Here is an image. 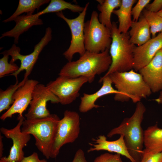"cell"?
Wrapping results in <instances>:
<instances>
[{
  "instance_id": "cell-1",
  "label": "cell",
  "mask_w": 162,
  "mask_h": 162,
  "mask_svg": "<svg viewBox=\"0 0 162 162\" xmlns=\"http://www.w3.org/2000/svg\"><path fill=\"white\" fill-rule=\"evenodd\" d=\"M146 110L142 103L137 102L132 116L124 118L118 126L112 129L107 135L110 138L116 134L123 135L128 152L135 162H140L143 154L144 131L141 124Z\"/></svg>"
},
{
  "instance_id": "cell-2",
  "label": "cell",
  "mask_w": 162,
  "mask_h": 162,
  "mask_svg": "<svg viewBox=\"0 0 162 162\" xmlns=\"http://www.w3.org/2000/svg\"><path fill=\"white\" fill-rule=\"evenodd\" d=\"M111 63L109 49L99 53L86 51L77 60L68 62L64 65L59 75L70 78L84 76L91 83L96 75L107 72Z\"/></svg>"
},
{
  "instance_id": "cell-3",
  "label": "cell",
  "mask_w": 162,
  "mask_h": 162,
  "mask_svg": "<svg viewBox=\"0 0 162 162\" xmlns=\"http://www.w3.org/2000/svg\"><path fill=\"white\" fill-rule=\"evenodd\" d=\"M118 93L115 100L127 102L131 100L134 103L146 98L152 93L141 75L132 69L124 72H116L109 75Z\"/></svg>"
},
{
  "instance_id": "cell-4",
  "label": "cell",
  "mask_w": 162,
  "mask_h": 162,
  "mask_svg": "<svg viewBox=\"0 0 162 162\" xmlns=\"http://www.w3.org/2000/svg\"><path fill=\"white\" fill-rule=\"evenodd\" d=\"M112 41L109 49L112 59L111 66L104 77L116 72H124L133 69L134 52L136 45L130 41L128 32L120 33L115 22L111 29Z\"/></svg>"
},
{
  "instance_id": "cell-5",
  "label": "cell",
  "mask_w": 162,
  "mask_h": 162,
  "mask_svg": "<svg viewBox=\"0 0 162 162\" xmlns=\"http://www.w3.org/2000/svg\"><path fill=\"white\" fill-rule=\"evenodd\" d=\"M60 119L55 114H51L43 118L24 120L22 131L32 135L35 145L47 159L50 158L51 148Z\"/></svg>"
},
{
  "instance_id": "cell-6",
  "label": "cell",
  "mask_w": 162,
  "mask_h": 162,
  "mask_svg": "<svg viewBox=\"0 0 162 162\" xmlns=\"http://www.w3.org/2000/svg\"><path fill=\"white\" fill-rule=\"evenodd\" d=\"M98 15L96 11L93 10L90 19L84 24L86 51L95 53L109 49L112 41L111 30L100 22Z\"/></svg>"
},
{
  "instance_id": "cell-7",
  "label": "cell",
  "mask_w": 162,
  "mask_h": 162,
  "mask_svg": "<svg viewBox=\"0 0 162 162\" xmlns=\"http://www.w3.org/2000/svg\"><path fill=\"white\" fill-rule=\"evenodd\" d=\"M80 118L76 112L66 110L58 122L56 136L52 144L50 158H55L64 145L74 142L80 132Z\"/></svg>"
},
{
  "instance_id": "cell-8",
  "label": "cell",
  "mask_w": 162,
  "mask_h": 162,
  "mask_svg": "<svg viewBox=\"0 0 162 162\" xmlns=\"http://www.w3.org/2000/svg\"><path fill=\"white\" fill-rule=\"evenodd\" d=\"M89 4V3H87L83 10L74 19L68 18L62 11L56 13L57 16L66 22L70 30L71 36L70 43L68 49L63 53L68 62L72 61L75 53H78L81 56L86 51L84 43V20Z\"/></svg>"
},
{
  "instance_id": "cell-9",
  "label": "cell",
  "mask_w": 162,
  "mask_h": 162,
  "mask_svg": "<svg viewBox=\"0 0 162 162\" xmlns=\"http://www.w3.org/2000/svg\"><path fill=\"white\" fill-rule=\"evenodd\" d=\"M88 82L84 76L70 78L59 76L54 81L46 85L48 88L58 98L59 103L63 105L71 103L79 95L82 86Z\"/></svg>"
},
{
  "instance_id": "cell-10",
  "label": "cell",
  "mask_w": 162,
  "mask_h": 162,
  "mask_svg": "<svg viewBox=\"0 0 162 162\" xmlns=\"http://www.w3.org/2000/svg\"><path fill=\"white\" fill-rule=\"evenodd\" d=\"M52 39V30L50 27L46 28L44 37L34 47L33 51L30 54L24 55L20 53V48L14 46L9 50V55L11 57L10 62V63H14L17 60L20 61L21 64L18 70L9 75L14 76L16 81H18L17 76L21 71L25 70L24 79H28L33 68L37 62L40 54L44 47Z\"/></svg>"
},
{
  "instance_id": "cell-11",
  "label": "cell",
  "mask_w": 162,
  "mask_h": 162,
  "mask_svg": "<svg viewBox=\"0 0 162 162\" xmlns=\"http://www.w3.org/2000/svg\"><path fill=\"white\" fill-rule=\"evenodd\" d=\"M59 103L58 98L44 84L38 83L34 87L32 94L30 107L25 115L27 120L41 118L51 114L46 107L47 102Z\"/></svg>"
},
{
  "instance_id": "cell-12",
  "label": "cell",
  "mask_w": 162,
  "mask_h": 162,
  "mask_svg": "<svg viewBox=\"0 0 162 162\" xmlns=\"http://www.w3.org/2000/svg\"><path fill=\"white\" fill-rule=\"evenodd\" d=\"M18 120V122L14 128L8 129L2 127L0 129L1 132L13 142L9 155L1 158L0 162H20L25 157L23 149L30 140L31 136L22 131L21 128L24 120L23 117Z\"/></svg>"
},
{
  "instance_id": "cell-13",
  "label": "cell",
  "mask_w": 162,
  "mask_h": 162,
  "mask_svg": "<svg viewBox=\"0 0 162 162\" xmlns=\"http://www.w3.org/2000/svg\"><path fill=\"white\" fill-rule=\"evenodd\" d=\"M38 82L35 80L27 79L24 84L15 92L13 96V104L0 117L3 121L7 118H11L13 115L18 113L17 119L23 117L22 113L26 110L32 99L33 91Z\"/></svg>"
},
{
  "instance_id": "cell-14",
  "label": "cell",
  "mask_w": 162,
  "mask_h": 162,
  "mask_svg": "<svg viewBox=\"0 0 162 162\" xmlns=\"http://www.w3.org/2000/svg\"><path fill=\"white\" fill-rule=\"evenodd\" d=\"M139 73L150 88L155 93L162 90V48L151 61L140 69Z\"/></svg>"
},
{
  "instance_id": "cell-15",
  "label": "cell",
  "mask_w": 162,
  "mask_h": 162,
  "mask_svg": "<svg viewBox=\"0 0 162 162\" xmlns=\"http://www.w3.org/2000/svg\"><path fill=\"white\" fill-rule=\"evenodd\" d=\"M162 48L160 33L142 45L135 46L134 50L133 69L137 72L147 64L157 52Z\"/></svg>"
},
{
  "instance_id": "cell-16",
  "label": "cell",
  "mask_w": 162,
  "mask_h": 162,
  "mask_svg": "<svg viewBox=\"0 0 162 162\" xmlns=\"http://www.w3.org/2000/svg\"><path fill=\"white\" fill-rule=\"evenodd\" d=\"M92 140L94 141V144L89 143L92 147L88 150V152L105 150L124 156L131 162H135L128 152L123 135H120L118 139L114 141L107 140L106 137L104 135H99L96 139H93Z\"/></svg>"
},
{
  "instance_id": "cell-17",
  "label": "cell",
  "mask_w": 162,
  "mask_h": 162,
  "mask_svg": "<svg viewBox=\"0 0 162 162\" xmlns=\"http://www.w3.org/2000/svg\"><path fill=\"white\" fill-rule=\"evenodd\" d=\"M99 82L102 83V85L99 90L92 94L84 93L81 98L79 107L80 112L85 113L94 108L99 107L100 106L96 104L95 102L100 97L109 94L118 93L117 91L112 87V84L109 76L101 77Z\"/></svg>"
},
{
  "instance_id": "cell-18",
  "label": "cell",
  "mask_w": 162,
  "mask_h": 162,
  "mask_svg": "<svg viewBox=\"0 0 162 162\" xmlns=\"http://www.w3.org/2000/svg\"><path fill=\"white\" fill-rule=\"evenodd\" d=\"M16 23L15 26L11 30L3 33L0 38L5 37L14 38V43H18L19 36L34 26L43 24L42 20L39 18L37 13L26 14L17 17L14 20Z\"/></svg>"
},
{
  "instance_id": "cell-19",
  "label": "cell",
  "mask_w": 162,
  "mask_h": 162,
  "mask_svg": "<svg viewBox=\"0 0 162 162\" xmlns=\"http://www.w3.org/2000/svg\"><path fill=\"white\" fill-rule=\"evenodd\" d=\"M128 32L131 43L137 46L142 45L149 40L151 32L149 25L142 15L137 21H132Z\"/></svg>"
},
{
  "instance_id": "cell-20",
  "label": "cell",
  "mask_w": 162,
  "mask_h": 162,
  "mask_svg": "<svg viewBox=\"0 0 162 162\" xmlns=\"http://www.w3.org/2000/svg\"><path fill=\"white\" fill-rule=\"evenodd\" d=\"M145 149L154 154L162 152V128L157 124L148 127L144 131Z\"/></svg>"
},
{
  "instance_id": "cell-21",
  "label": "cell",
  "mask_w": 162,
  "mask_h": 162,
  "mask_svg": "<svg viewBox=\"0 0 162 162\" xmlns=\"http://www.w3.org/2000/svg\"><path fill=\"white\" fill-rule=\"evenodd\" d=\"M136 0H122L119 8L115 10L113 13L118 17L119 25L118 30L120 33H126L130 28L133 20L131 19V11Z\"/></svg>"
},
{
  "instance_id": "cell-22",
  "label": "cell",
  "mask_w": 162,
  "mask_h": 162,
  "mask_svg": "<svg viewBox=\"0 0 162 162\" xmlns=\"http://www.w3.org/2000/svg\"><path fill=\"white\" fill-rule=\"evenodd\" d=\"M97 9L100 12L98 15L100 22L106 27L111 29L112 22L111 16L116 8H119L121 5V0H98Z\"/></svg>"
},
{
  "instance_id": "cell-23",
  "label": "cell",
  "mask_w": 162,
  "mask_h": 162,
  "mask_svg": "<svg viewBox=\"0 0 162 162\" xmlns=\"http://www.w3.org/2000/svg\"><path fill=\"white\" fill-rule=\"evenodd\" d=\"M49 0H20L17 7L13 14L10 17L3 20V22L6 23L14 21L22 14H33L36 9H38L42 5L49 3Z\"/></svg>"
},
{
  "instance_id": "cell-24",
  "label": "cell",
  "mask_w": 162,
  "mask_h": 162,
  "mask_svg": "<svg viewBox=\"0 0 162 162\" xmlns=\"http://www.w3.org/2000/svg\"><path fill=\"white\" fill-rule=\"evenodd\" d=\"M47 7L43 10L37 13L40 16L45 14L58 12L65 9H68L74 13L81 12L84 7L72 4L63 0H51Z\"/></svg>"
},
{
  "instance_id": "cell-25",
  "label": "cell",
  "mask_w": 162,
  "mask_h": 162,
  "mask_svg": "<svg viewBox=\"0 0 162 162\" xmlns=\"http://www.w3.org/2000/svg\"><path fill=\"white\" fill-rule=\"evenodd\" d=\"M27 79H23L21 82L16 81L14 85L10 86L5 90L0 89V112L4 110H8L12 105L14 100L13 99L14 94L16 90L23 85Z\"/></svg>"
},
{
  "instance_id": "cell-26",
  "label": "cell",
  "mask_w": 162,
  "mask_h": 162,
  "mask_svg": "<svg viewBox=\"0 0 162 162\" xmlns=\"http://www.w3.org/2000/svg\"><path fill=\"white\" fill-rule=\"evenodd\" d=\"M142 14L149 25L152 38H154L157 33L162 31V17L157 13L150 12L146 9L143 10Z\"/></svg>"
},
{
  "instance_id": "cell-27",
  "label": "cell",
  "mask_w": 162,
  "mask_h": 162,
  "mask_svg": "<svg viewBox=\"0 0 162 162\" xmlns=\"http://www.w3.org/2000/svg\"><path fill=\"white\" fill-rule=\"evenodd\" d=\"M3 57L0 59V77L9 74H12L17 71L19 68L16 64L10 63L8 62L9 55L7 50H5L1 53Z\"/></svg>"
},
{
  "instance_id": "cell-28",
  "label": "cell",
  "mask_w": 162,
  "mask_h": 162,
  "mask_svg": "<svg viewBox=\"0 0 162 162\" xmlns=\"http://www.w3.org/2000/svg\"><path fill=\"white\" fill-rule=\"evenodd\" d=\"M150 0H139L132 8L131 14L133 21H137L140 16L141 14L145 8L149 3Z\"/></svg>"
},
{
  "instance_id": "cell-29",
  "label": "cell",
  "mask_w": 162,
  "mask_h": 162,
  "mask_svg": "<svg viewBox=\"0 0 162 162\" xmlns=\"http://www.w3.org/2000/svg\"><path fill=\"white\" fill-rule=\"evenodd\" d=\"M94 162H123L121 155L105 153L97 157Z\"/></svg>"
},
{
  "instance_id": "cell-30",
  "label": "cell",
  "mask_w": 162,
  "mask_h": 162,
  "mask_svg": "<svg viewBox=\"0 0 162 162\" xmlns=\"http://www.w3.org/2000/svg\"><path fill=\"white\" fill-rule=\"evenodd\" d=\"M140 162H162V152L153 154L144 149Z\"/></svg>"
},
{
  "instance_id": "cell-31",
  "label": "cell",
  "mask_w": 162,
  "mask_h": 162,
  "mask_svg": "<svg viewBox=\"0 0 162 162\" xmlns=\"http://www.w3.org/2000/svg\"><path fill=\"white\" fill-rule=\"evenodd\" d=\"M145 8L148 11L157 13L162 8V0H154L148 4Z\"/></svg>"
},
{
  "instance_id": "cell-32",
  "label": "cell",
  "mask_w": 162,
  "mask_h": 162,
  "mask_svg": "<svg viewBox=\"0 0 162 162\" xmlns=\"http://www.w3.org/2000/svg\"><path fill=\"white\" fill-rule=\"evenodd\" d=\"M20 162H47L45 159H40L38 154L36 152H33L31 155L24 157Z\"/></svg>"
},
{
  "instance_id": "cell-33",
  "label": "cell",
  "mask_w": 162,
  "mask_h": 162,
  "mask_svg": "<svg viewBox=\"0 0 162 162\" xmlns=\"http://www.w3.org/2000/svg\"><path fill=\"white\" fill-rule=\"evenodd\" d=\"M71 162H88L85 158L84 152L82 149L80 148L76 151Z\"/></svg>"
},
{
  "instance_id": "cell-34",
  "label": "cell",
  "mask_w": 162,
  "mask_h": 162,
  "mask_svg": "<svg viewBox=\"0 0 162 162\" xmlns=\"http://www.w3.org/2000/svg\"><path fill=\"white\" fill-rule=\"evenodd\" d=\"M3 137L0 134V158L2 157L3 151L4 150V145L2 142Z\"/></svg>"
},
{
  "instance_id": "cell-35",
  "label": "cell",
  "mask_w": 162,
  "mask_h": 162,
  "mask_svg": "<svg viewBox=\"0 0 162 162\" xmlns=\"http://www.w3.org/2000/svg\"><path fill=\"white\" fill-rule=\"evenodd\" d=\"M154 100L159 104H162V90L161 91L158 97Z\"/></svg>"
},
{
  "instance_id": "cell-36",
  "label": "cell",
  "mask_w": 162,
  "mask_h": 162,
  "mask_svg": "<svg viewBox=\"0 0 162 162\" xmlns=\"http://www.w3.org/2000/svg\"><path fill=\"white\" fill-rule=\"evenodd\" d=\"M157 14L160 16L162 17V8L159 12L157 13Z\"/></svg>"
},
{
  "instance_id": "cell-37",
  "label": "cell",
  "mask_w": 162,
  "mask_h": 162,
  "mask_svg": "<svg viewBox=\"0 0 162 162\" xmlns=\"http://www.w3.org/2000/svg\"><path fill=\"white\" fill-rule=\"evenodd\" d=\"M161 33L162 34V31L161 32Z\"/></svg>"
}]
</instances>
